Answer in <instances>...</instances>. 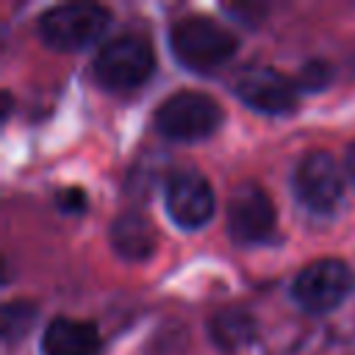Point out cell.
I'll use <instances>...</instances> for the list:
<instances>
[{
  "mask_svg": "<svg viewBox=\"0 0 355 355\" xmlns=\"http://www.w3.org/2000/svg\"><path fill=\"white\" fill-rule=\"evenodd\" d=\"M222 122V108L214 97L202 92H178L169 94L155 108V128L175 141H200L208 139Z\"/></svg>",
  "mask_w": 355,
  "mask_h": 355,
  "instance_id": "277c9868",
  "label": "cell"
},
{
  "mask_svg": "<svg viewBox=\"0 0 355 355\" xmlns=\"http://www.w3.org/2000/svg\"><path fill=\"white\" fill-rule=\"evenodd\" d=\"M294 194L297 200L313 211V214H333L344 197V178L338 164L333 161L330 153L324 150H313L308 155H302V161L294 169Z\"/></svg>",
  "mask_w": 355,
  "mask_h": 355,
  "instance_id": "8992f818",
  "label": "cell"
},
{
  "mask_svg": "<svg viewBox=\"0 0 355 355\" xmlns=\"http://www.w3.org/2000/svg\"><path fill=\"white\" fill-rule=\"evenodd\" d=\"M169 47L183 67L208 72L225 64L236 53L239 42L225 25L214 22L211 17L191 14V17L178 19L169 28Z\"/></svg>",
  "mask_w": 355,
  "mask_h": 355,
  "instance_id": "6da1fadb",
  "label": "cell"
},
{
  "mask_svg": "<svg viewBox=\"0 0 355 355\" xmlns=\"http://www.w3.org/2000/svg\"><path fill=\"white\" fill-rule=\"evenodd\" d=\"M153 69H155L153 47L147 44V39L133 36V33L105 42L100 53L94 55V78L100 86L111 92L141 86L153 75Z\"/></svg>",
  "mask_w": 355,
  "mask_h": 355,
  "instance_id": "3957f363",
  "label": "cell"
},
{
  "mask_svg": "<svg viewBox=\"0 0 355 355\" xmlns=\"http://www.w3.org/2000/svg\"><path fill=\"white\" fill-rule=\"evenodd\" d=\"M42 349H44V355H97L100 352V333L92 322L55 316L44 327Z\"/></svg>",
  "mask_w": 355,
  "mask_h": 355,
  "instance_id": "30bf717a",
  "label": "cell"
},
{
  "mask_svg": "<svg viewBox=\"0 0 355 355\" xmlns=\"http://www.w3.org/2000/svg\"><path fill=\"white\" fill-rule=\"evenodd\" d=\"M58 208H61V211H83V208H86V197H83V191L75 189V186L58 191Z\"/></svg>",
  "mask_w": 355,
  "mask_h": 355,
  "instance_id": "9a60e30c",
  "label": "cell"
},
{
  "mask_svg": "<svg viewBox=\"0 0 355 355\" xmlns=\"http://www.w3.org/2000/svg\"><path fill=\"white\" fill-rule=\"evenodd\" d=\"M344 169H347V178H352V183H355V141L347 147V155H344Z\"/></svg>",
  "mask_w": 355,
  "mask_h": 355,
  "instance_id": "2e32d148",
  "label": "cell"
},
{
  "mask_svg": "<svg viewBox=\"0 0 355 355\" xmlns=\"http://www.w3.org/2000/svg\"><path fill=\"white\" fill-rule=\"evenodd\" d=\"M111 247L125 261H147L155 252V230L141 214H119L108 230Z\"/></svg>",
  "mask_w": 355,
  "mask_h": 355,
  "instance_id": "8fae6325",
  "label": "cell"
},
{
  "mask_svg": "<svg viewBox=\"0 0 355 355\" xmlns=\"http://www.w3.org/2000/svg\"><path fill=\"white\" fill-rule=\"evenodd\" d=\"M208 330H211L214 344H219L222 349H239V347H244V344L252 341V336H255V319L247 311H236V308L233 311H219L211 319Z\"/></svg>",
  "mask_w": 355,
  "mask_h": 355,
  "instance_id": "7c38bea8",
  "label": "cell"
},
{
  "mask_svg": "<svg viewBox=\"0 0 355 355\" xmlns=\"http://www.w3.org/2000/svg\"><path fill=\"white\" fill-rule=\"evenodd\" d=\"M164 205L172 222L194 230V227H202L214 216L216 200H214L211 183L200 172H178L166 183Z\"/></svg>",
  "mask_w": 355,
  "mask_h": 355,
  "instance_id": "ba28073f",
  "label": "cell"
},
{
  "mask_svg": "<svg viewBox=\"0 0 355 355\" xmlns=\"http://www.w3.org/2000/svg\"><path fill=\"white\" fill-rule=\"evenodd\" d=\"M352 283V272L344 261L316 258L297 272L291 283V297L308 313H327L349 297Z\"/></svg>",
  "mask_w": 355,
  "mask_h": 355,
  "instance_id": "5b68a950",
  "label": "cell"
},
{
  "mask_svg": "<svg viewBox=\"0 0 355 355\" xmlns=\"http://www.w3.org/2000/svg\"><path fill=\"white\" fill-rule=\"evenodd\" d=\"M225 219H227V233L239 247L269 241L277 225L275 205L258 183H244L230 194Z\"/></svg>",
  "mask_w": 355,
  "mask_h": 355,
  "instance_id": "52a82bcc",
  "label": "cell"
},
{
  "mask_svg": "<svg viewBox=\"0 0 355 355\" xmlns=\"http://www.w3.org/2000/svg\"><path fill=\"white\" fill-rule=\"evenodd\" d=\"M297 80L272 69V67H255L247 69L236 80V94L241 103L261 114H286L297 105Z\"/></svg>",
  "mask_w": 355,
  "mask_h": 355,
  "instance_id": "9c48e42d",
  "label": "cell"
},
{
  "mask_svg": "<svg viewBox=\"0 0 355 355\" xmlns=\"http://www.w3.org/2000/svg\"><path fill=\"white\" fill-rule=\"evenodd\" d=\"M111 22L105 6L97 3H64L53 6L39 17V39L53 50H83L94 44Z\"/></svg>",
  "mask_w": 355,
  "mask_h": 355,
  "instance_id": "7a4b0ae2",
  "label": "cell"
},
{
  "mask_svg": "<svg viewBox=\"0 0 355 355\" xmlns=\"http://www.w3.org/2000/svg\"><path fill=\"white\" fill-rule=\"evenodd\" d=\"M330 78H333L330 64H324V61H308L294 80H297V89L300 92H319V89H324L330 83Z\"/></svg>",
  "mask_w": 355,
  "mask_h": 355,
  "instance_id": "5bb4252c",
  "label": "cell"
},
{
  "mask_svg": "<svg viewBox=\"0 0 355 355\" xmlns=\"http://www.w3.org/2000/svg\"><path fill=\"white\" fill-rule=\"evenodd\" d=\"M33 319H36V305L33 302L17 300V302L3 305V338L8 344L17 341V338H22L31 330Z\"/></svg>",
  "mask_w": 355,
  "mask_h": 355,
  "instance_id": "4fadbf2b",
  "label": "cell"
}]
</instances>
